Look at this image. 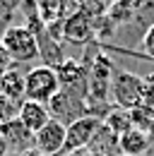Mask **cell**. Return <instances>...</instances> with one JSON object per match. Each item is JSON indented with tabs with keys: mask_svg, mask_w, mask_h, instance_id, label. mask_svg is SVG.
<instances>
[{
	"mask_svg": "<svg viewBox=\"0 0 154 156\" xmlns=\"http://www.w3.org/2000/svg\"><path fill=\"white\" fill-rule=\"evenodd\" d=\"M0 41H2V46H5V51H7V55H10L12 62L27 65V62L38 58V41L24 24H10V27H5Z\"/></svg>",
	"mask_w": 154,
	"mask_h": 156,
	"instance_id": "6da1fadb",
	"label": "cell"
},
{
	"mask_svg": "<svg viewBox=\"0 0 154 156\" xmlns=\"http://www.w3.org/2000/svg\"><path fill=\"white\" fill-rule=\"evenodd\" d=\"M111 98H113V106L125 108V111H133L137 106H142V101H145V79L135 72L116 67L113 79H111Z\"/></svg>",
	"mask_w": 154,
	"mask_h": 156,
	"instance_id": "7a4b0ae2",
	"label": "cell"
},
{
	"mask_svg": "<svg viewBox=\"0 0 154 156\" xmlns=\"http://www.w3.org/2000/svg\"><path fill=\"white\" fill-rule=\"evenodd\" d=\"M58 91H60V82H58V72L53 67L38 65L24 75V101H36V103L48 106V101Z\"/></svg>",
	"mask_w": 154,
	"mask_h": 156,
	"instance_id": "3957f363",
	"label": "cell"
},
{
	"mask_svg": "<svg viewBox=\"0 0 154 156\" xmlns=\"http://www.w3.org/2000/svg\"><path fill=\"white\" fill-rule=\"evenodd\" d=\"M101 127V118H94V115H84L70 122L68 125V132H65V147L60 156H72V154H79L84 149H89V144L94 142L96 132Z\"/></svg>",
	"mask_w": 154,
	"mask_h": 156,
	"instance_id": "277c9868",
	"label": "cell"
},
{
	"mask_svg": "<svg viewBox=\"0 0 154 156\" xmlns=\"http://www.w3.org/2000/svg\"><path fill=\"white\" fill-rule=\"evenodd\" d=\"M56 72L58 82H60V91L87 101V67H84V62L68 58L60 67H56Z\"/></svg>",
	"mask_w": 154,
	"mask_h": 156,
	"instance_id": "5b68a950",
	"label": "cell"
},
{
	"mask_svg": "<svg viewBox=\"0 0 154 156\" xmlns=\"http://www.w3.org/2000/svg\"><path fill=\"white\" fill-rule=\"evenodd\" d=\"M48 113L53 120H58L60 125H70L79 118L89 115V108H87V101L72 96V94H65V91H58L56 96L48 101Z\"/></svg>",
	"mask_w": 154,
	"mask_h": 156,
	"instance_id": "8992f818",
	"label": "cell"
},
{
	"mask_svg": "<svg viewBox=\"0 0 154 156\" xmlns=\"http://www.w3.org/2000/svg\"><path fill=\"white\" fill-rule=\"evenodd\" d=\"M65 132H68L65 125H60L58 120H51L43 130L34 135V149L41 156H60L65 147Z\"/></svg>",
	"mask_w": 154,
	"mask_h": 156,
	"instance_id": "52a82bcc",
	"label": "cell"
},
{
	"mask_svg": "<svg viewBox=\"0 0 154 156\" xmlns=\"http://www.w3.org/2000/svg\"><path fill=\"white\" fill-rule=\"evenodd\" d=\"M63 39L72 41V43H87L94 39V22L87 15H82L79 10H75L70 17H65L63 22Z\"/></svg>",
	"mask_w": 154,
	"mask_h": 156,
	"instance_id": "ba28073f",
	"label": "cell"
},
{
	"mask_svg": "<svg viewBox=\"0 0 154 156\" xmlns=\"http://www.w3.org/2000/svg\"><path fill=\"white\" fill-rule=\"evenodd\" d=\"M17 120L31 132V135H36L38 130H43L53 118H51V113H48V106L36 103V101H24V103L19 106Z\"/></svg>",
	"mask_w": 154,
	"mask_h": 156,
	"instance_id": "9c48e42d",
	"label": "cell"
},
{
	"mask_svg": "<svg viewBox=\"0 0 154 156\" xmlns=\"http://www.w3.org/2000/svg\"><path fill=\"white\" fill-rule=\"evenodd\" d=\"M0 135L5 137L7 149H12V151H17V154H24V151L34 149V135L19 122L17 118L10 120L7 125H2V127H0Z\"/></svg>",
	"mask_w": 154,
	"mask_h": 156,
	"instance_id": "30bf717a",
	"label": "cell"
},
{
	"mask_svg": "<svg viewBox=\"0 0 154 156\" xmlns=\"http://www.w3.org/2000/svg\"><path fill=\"white\" fill-rule=\"evenodd\" d=\"M118 149L123 156H142L152 149V142H149V135L142 132V130H130L123 137H118Z\"/></svg>",
	"mask_w": 154,
	"mask_h": 156,
	"instance_id": "8fae6325",
	"label": "cell"
},
{
	"mask_svg": "<svg viewBox=\"0 0 154 156\" xmlns=\"http://www.w3.org/2000/svg\"><path fill=\"white\" fill-rule=\"evenodd\" d=\"M0 94L7 96L10 101H15L17 106H22L24 103V75L15 67L2 72L0 75Z\"/></svg>",
	"mask_w": 154,
	"mask_h": 156,
	"instance_id": "7c38bea8",
	"label": "cell"
},
{
	"mask_svg": "<svg viewBox=\"0 0 154 156\" xmlns=\"http://www.w3.org/2000/svg\"><path fill=\"white\" fill-rule=\"evenodd\" d=\"M101 122H104V125H106L116 137H123L125 132H130V130H133V118H130V111L118 108V106H113L106 115L101 118Z\"/></svg>",
	"mask_w": 154,
	"mask_h": 156,
	"instance_id": "4fadbf2b",
	"label": "cell"
},
{
	"mask_svg": "<svg viewBox=\"0 0 154 156\" xmlns=\"http://www.w3.org/2000/svg\"><path fill=\"white\" fill-rule=\"evenodd\" d=\"M89 149L96 151V154L101 156H120V149H118V137L101 122V127H99V132H96L94 142L89 144Z\"/></svg>",
	"mask_w": 154,
	"mask_h": 156,
	"instance_id": "5bb4252c",
	"label": "cell"
},
{
	"mask_svg": "<svg viewBox=\"0 0 154 156\" xmlns=\"http://www.w3.org/2000/svg\"><path fill=\"white\" fill-rule=\"evenodd\" d=\"M135 12H137V7H135L133 2H116V5H108L106 17L113 22V24H123V22L135 20Z\"/></svg>",
	"mask_w": 154,
	"mask_h": 156,
	"instance_id": "9a60e30c",
	"label": "cell"
},
{
	"mask_svg": "<svg viewBox=\"0 0 154 156\" xmlns=\"http://www.w3.org/2000/svg\"><path fill=\"white\" fill-rule=\"evenodd\" d=\"M130 118H133V127H135V130H142V132H147L149 125L154 122V115L145 108V106L133 108V111H130Z\"/></svg>",
	"mask_w": 154,
	"mask_h": 156,
	"instance_id": "2e32d148",
	"label": "cell"
},
{
	"mask_svg": "<svg viewBox=\"0 0 154 156\" xmlns=\"http://www.w3.org/2000/svg\"><path fill=\"white\" fill-rule=\"evenodd\" d=\"M17 113H19V106H17V103L0 94V127H2V125H7L10 120H15Z\"/></svg>",
	"mask_w": 154,
	"mask_h": 156,
	"instance_id": "e0dca14e",
	"label": "cell"
},
{
	"mask_svg": "<svg viewBox=\"0 0 154 156\" xmlns=\"http://www.w3.org/2000/svg\"><path fill=\"white\" fill-rule=\"evenodd\" d=\"M142 53H145V60H154V22L147 27L142 36Z\"/></svg>",
	"mask_w": 154,
	"mask_h": 156,
	"instance_id": "ac0fdd59",
	"label": "cell"
},
{
	"mask_svg": "<svg viewBox=\"0 0 154 156\" xmlns=\"http://www.w3.org/2000/svg\"><path fill=\"white\" fill-rule=\"evenodd\" d=\"M142 106L154 115V72L149 77H145V101H142Z\"/></svg>",
	"mask_w": 154,
	"mask_h": 156,
	"instance_id": "d6986e66",
	"label": "cell"
},
{
	"mask_svg": "<svg viewBox=\"0 0 154 156\" xmlns=\"http://www.w3.org/2000/svg\"><path fill=\"white\" fill-rule=\"evenodd\" d=\"M12 67V60H10V55H7V51H5V46H2V41H0V75L2 72H7Z\"/></svg>",
	"mask_w": 154,
	"mask_h": 156,
	"instance_id": "ffe728a7",
	"label": "cell"
},
{
	"mask_svg": "<svg viewBox=\"0 0 154 156\" xmlns=\"http://www.w3.org/2000/svg\"><path fill=\"white\" fill-rule=\"evenodd\" d=\"M7 151H10V149H7V142H5V137L0 135V156H5Z\"/></svg>",
	"mask_w": 154,
	"mask_h": 156,
	"instance_id": "44dd1931",
	"label": "cell"
},
{
	"mask_svg": "<svg viewBox=\"0 0 154 156\" xmlns=\"http://www.w3.org/2000/svg\"><path fill=\"white\" fill-rule=\"evenodd\" d=\"M72 156H101V154H96V151H92V149H84V151H79V154H72Z\"/></svg>",
	"mask_w": 154,
	"mask_h": 156,
	"instance_id": "7402d4cb",
	"label": "cell"
},
{
	"mask_svg": "<svg viewBox=\"0 0 154 156\" xmlns=\"http://www.w3.org/2000/svg\"><path fill=\"white\" fill-rule=\"evenodd\" d=\"M19 156H41V154H38L36 149H29V151H24V154H19Z\"/></svg>",
	"mask_w": 154,
	"mask_h": 156,
	"instance_id": "603a6c76",
	"label": "cell"
},
{
	"mask_svg": "<svg viewBox=\"0 0 154 156\" xmlns=\"http://www.w3.org/2000/svg\"><path fill=\"white\" fill-rule=\"evenodd\" d=\"M147 135H149V142H152V144H154V122H152V125H149V130H147Z\"/></svg>",
	"mask_w": 154,
	"mask_h": 156,
	"instance_id": "cb8c5ba5",
	"label": "cell"
},
{
	"mask_svg": "<svg viewBox=\"0 0 154 156\" xmlns=\"http://www.w3.org/2000/svg\"><path fill=\"white\" fill-rule=\"evenodd\" d=\"M120 156H123V154H120Z\"/></svg>",
	"mask_w": 154,
	"mask_h": 156,
	"instance_id": "d4e9b609",
	"label": "cell"
}]
</instances>
